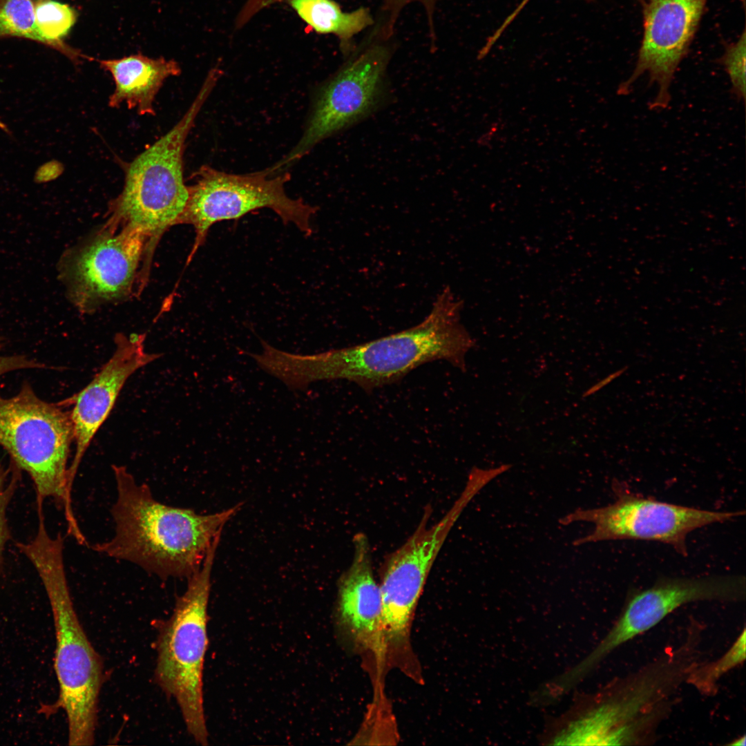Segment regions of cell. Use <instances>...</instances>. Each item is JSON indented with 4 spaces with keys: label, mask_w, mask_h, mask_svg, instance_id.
Wrapping results in <instances>:
<instances>
[{
    "label": "cell",
    "mask_w": 746,
    "mask_h": 746,
    "mask_svg": "<svg viewBox=\"0 0 746 746\" xmlns=\"http://www.w3.org/2000/svg\"><path fill=\"white\" fill-rule=\"evenodd\" d=\"M746 32L743 29L740 36L734 41L726 44L723 55L718 59L731 83V92L736 99L745 101Z\"/></svg>",
    "instance_id": "22"
},
{
    "label": "cell",
    "mask_w": 746,
    "mask_h": 746,
    "mask_svg": "<svg viewBox=\"0 0 746 746\" xmlns=\"http://www.w3.org/2000/svg\"><path fill=\"white\" fill-rule=\"evenodd\" d=\"M701 629L692 624L680 646L668 649L634 674L578 698L547 725L542 740L564 745H629L647 740L677 689L699 663Z\"/></svg>",
    "instance_id": "2"
},
{
    "label": "cell",
    "mask_w": 746,
    "mask_h": 746,
    "mask_svg": "<svg viewBox=\"0 0 746 746\" xmlns=\"http://www.w3.org/2000/svg\"><path fill=\"white\" fill-rule=\"evenodd\" d=\"M439 0H382L381 22L376 30L379 35L385 39H389L394 33V26L402 10L408 4L419 3L424 8L429 26L431 44L436 41L434 14Z\"/></svg>",
    "instance_id": "23"
},
{
    "label": "cell",
    "mask_w": 746,
    "mask_h": 746,
    "mask_svg": "<svg viewBox=\"0 0 746 746\" xmlns=\"http://www.w3.org/2000/svg\"><path fill=\"white\" fill-rule=\"evenodd\" d=\"M627 368V367H623V368H622L620 370H618V371L612 373L611 374H609L608 376L605 377L604 379L600 381L599 383H596L595 385L592 386L589 390H587L584 393L583 396L585 397V396H590V395L594 394L595 392H596L597 391H598L599 390L602 388L604 386L609 384L611 381L615 379L617 377L620 376L622 374H623L626 371Z\"/></svg>",
    "instance_id": "26"
},
{
    "label": "cell",
    "mask_w": 746,
    "mask_h": 746,
    "mask_svg": "<svg viewBox=\"0 0 746 746\" xmlns=\"http://www.w3.org/2000/svg\"><path fill=\"white\" fill-rule=\"evenodd\" d=\"M146 238L127 225L118 232L109 227L66 251L57 269L68 299L79 310L88 312L126 296Z\"/></svg>",
    "instance_id": "12"
},
{
    "label": "cell",
    "mask_w": 746,
    "mask_h": 746,
    "mask_svg": "<svg viewBox=\"0 0 746 746\" xmlns=\"http://www.w3.org/2000/svg\"><path fill=\"white\" fill-rule=\"evenodd\" d=\"M95 61L104 70L109 72L115 82V89L108 99V106L118 108L126 104L141 115H155L153 104L164 81L181 73L178 63L162 57L151 58L134 54L119 59Z\"/></svg>",
    "instance_id": "17"
},
{
    "label": "cell",
    "mask_w": 746,
    "mask_h": 746,
    "mask_svg": "<svg viewBox=\"0 0 746 746\" xmlns=\"http://www.w3.org/2000/svg\"><path fill=\"white\" fill-rule=\"evenodd\" d=\"M144 341V334L117 336L115 350L110 359L90 382L68 402L73 404L70 412L75 444L73 459L68 470L71 489L86 450L108 417L127 379L160 356V354L146 352Z\"/></svg>",
    "instance_id": "15"
},
{
    "label": "cell",
    "mask_w": 746,
    "mask_h": 746,
    "mask_svg": "<svg viewBox=\"0 0 746 746\" xmlns=\"http://www.w3.org/2000/svg\"><path fill=\"white\" fill-rule=\"evenodd\" d=\"M34 3L36 25L48 48L59 52L75 65L82 59L88 60V56L64 41L77 21V10L56 0H35Z\"/></svg>",
    "instance_id": "19"
},
{
    "label": "cell",
    "mask_w": 746,
    "mask_h": 746,
    "mask_svg": "<svg viewBox=\"0 0 746 746\" xmlns=\"http://www.w3.org/2000/svg\"><path fill=\"white\" fill-rule=\"evenodd\" d=\"M728 745H732V746H745V736L743 735V736H740L738 738H736L734 740H733L731 743H729Z\"/></svg>",
    "instance_id": "28"
},
{
    "label": "cell",
    "mask_w": 746,
    "mask_h": 746,
    "mask_svg": "<svg viewBox=\"0 0 746 746\" xmlns=\"http://www.w3.org/2000/svg\"><path fill=\"white\" fill-rule=\"evenodd\" d=\"M192 177L195 181L188 186L187 204L179 220L195 229L191 256L214 224L239 219L260 209H270L283 223L294 224L306 236L312 232L311 220L317 210L302 199L287 195L285 186L290 175L287 171L273 175L265 170L234 174L204 165Z\"/></svg>",
    "instance_id": "9"
},
{
    "label": "cell",
    "mask_w": 746,
    "mask_h": 746,
    "mask_svg": "<svg viewBox=\"0 0 746 746\" xmlns=\"http://www.w3.org/2000/svg\"><path fill=\"white\" fill-rule=\"evenodd\" d=\"M638 1H639V2L640 3H642V2H643V1H644V0H638Z\"/></svg>",
    "instance_id": "30"
},
{
    "label": "cell",
    "mask_w": 746,
    "mask_h": 746,
    "mask_svg": "<svg viewBox=\"0 0 746 746\" xmlns=\"http://www.w3.org/2000/svg\"><path fill=\"white\" fill-rule=\"evenodd\" d=\"M298 17L318 34H332L339 41L342 53L348 56L356 46L354 37L374 23L368 8L344 12L334 0H286Z\"/></svg>",
    "instance_id": "18"
},
{
    "label": "cell",
    "mask_w": 746,
    "mask_h": 746,
    "mask_svg": "<svg viewBox=\"0 0 746 746\" xmlns=\"http://www.w3.org/2000/svg\"><path fill=\"white\" fill-rule=\"evenodd\" d=\"M584 1H587V2H591V1H593L594 0H584Z\"/></svg>",
    "instance_id": "29"
},
{
    "label": "cell",
    "mask_w": 746,
    "mask_h": 746,
    "mask_svg": "<svg viewBox=\"0 0 746 746\" xmlns=\"http://www.w3.org/2000/svg\"><path fill=\"white\" fill-rule=\"evenodd\" d=\"M613 503L591 509L578 508L559 519L563 526L575 522L593 523L590 534L573 542L584 544L611 540H643L671 546L687 555V537L692 531L730 521L745 511H712L670 504L631 490L614 481Z\"/></svg>",
    "instance_id": "10"
},
{
    "label": "cell",
    "mask_w": 746,
    "mask_h": 746,
    "mask_svg": "<svg viewBox=\"0 0 746 746\" xmlns=\"http://www.w3.org/2000/svg\"><path fill=\"white\" fill-rule=\"evenodd\" d=\"M745 597L744 577L735 575L661 577L645 589L632 592L611 629L574 667L557 677L570 690L611 653L656 626L680 606L700 601L736 602Z\"/></svg>",
    "instance_id": "11"
},
{
    "label": "cell",
    "mask_w": 746,
    "mask_h": 746,
    "mask_svg": "<svg viewBox=\"0 0 746 746\" xmlns=\"http://www.w3.org/2000/svg\"><path fill=\"white\" fill-rule=\"evenodd\" d=\"M219 79L216 72L209 71L180 121L125 166L123 189L112 204V220L146 238H155L179 222L189 198L183 176L186 140Z\"/></svg>",
    "instance_id": "6"
},
{
    "label": "cell",
    "mask_w": 746,
    "mask_h": 746,
    "mask_svg": "<svg viewBox=\"0 0 746 746\" xmlns=\"http://www.w3.org/2000/svg\"><path fill=\"white\" fill-rule=\"evenodd\" d=\"M745 628L729 649L719 658L707 663L699 662L689 672L686 682L704 695H713L720 679L745 660Z\"/></svg>",
    "instance_id": "20"
},
{
    "label": "cell",
    "mask_w": 746,
    "mask_h": 746,
    "mask_svg": "<svg viewBox=\"0 0 746 746\" xmlns=\"http://www.w3.org/2000/svg\"><path fill=\"white\" fill-rule=\"evenodd\" d=\"M4 338L0 336V376L19 370L44 368L45 365L24 355H3L1 354Z\"/></svg>",
    "instance_id": "25"
},
{
    "label": "cell",
    "mask_w": 746,
    "mask_h": 746,
    "mask_svg": "<svg viewBox=\"0 0 746 746\" xmlns=\"http://www.w3.org/2000/svg\"><path fill=\"white\" fill-rule=\"evenodd\" d=\"M17 546L38 573L50 604L56 638L57 703L66 715L68 745H92L104 667L74 607L64 567L63 538L51 536L46 524L40 523L35 536Z\"/></svg>",
    "instance_id": "4"
},
{
    "label": "cell",
    "mask_w": 746,
    "mask_h": 746,
    "mask_svg": "<svg viewBox=\"0 0 746 746\" xmlns=\"http://www.w3.org/2000/svg\"><path fill=\"white\" fill-rule=\"evenodd\" d=\"M347 60L323 83L316 94L304 131L282 159L267 168L271 175L285 172L326 138L365 119L390 99L386 70L391 47L374 29Z\"/></svg>",
    "instance_id": "8"
},
{
    "label": "cell",
    "mask_w": 746,
    "mask_h": 746,
    "mask_svg": "<svg viewBox=\"0 0 746 746\" xmlns=\"http://www.w3.org/2000/svg\"><path fill=\"white\" fill-rule=\"evenodd\" d=\"M73 442L70 412L39 398L27 381L10 397L0 395V445L33 481L37 499L52 498L64 510L68 534L87 540L72 506L68 460Z\"/></svg>",
    "instance_id": "5"
},
{
    "label": "cell",
    "mask_w": 746,
    "mask_h": 746,
    "mask_svg": "<svg viewBox=\"0 0 746 746\" xmlns=\"http://www.w3.org/2000/svg\"><path fill=\"white\" fill-rule=\"evenodd\" d=\"M708 0H644L642 3L643 35L632 74L621 83L618 95H627L638 79L647 73L658 93L651 109L666 108L670 86L687 56L706 10Z\"/></svg>",
    "instance_id": "14"
},
{
    "label": "cell",
    "mask_w": 746,
    "mask_h": 746,
    "mask_svg": "<svg viewBox=\"0 0 746 746\" xmlns=\"http://www.w3.org/2000/svg\"><path fill=\"white\" fill-rule=\"evenodd\" d=\"M462 301L450 288L438 295L418 325L369 342L314 354L289 353L284 373L294 389L319 381L345 379L367 391L402 379L417 367L445 360L463 372L465 356L476 345L460 322Z\"/></svg>",
    "instance_id": "1"
},
{
    "label": "cell",
    "mask_w": 746,
    "mask_h": 746,
    "mask_svg": "<svg viewBox=\"0 0 746 746\" xmlns=\"http://www.w3.org/2000/svg\"><path fill=\"white\" fill-rule=\"evenodd\" d=\"M278 0H249L246 7L249 11L255 13L262 8Z\"/></svg>",
    "instance_id": "27"
},
{
    "label": "cell",
    "mask_w": 746,
    "mask_h": 746,
    "mask_svg": "<svg viewBox=\"0 0 746 746\" xmlns=\"http://www.w3.org/2000/svg\"><path fill=\"white\" fill-rule=\"evenodd\" d=\"M117 497L111 508L113 536L90 547L116 560L135 564L163 580L188 579L201 567L224 524L242 503L201 515L163 504L150 487L139 483L124 466L113 465Z\"/></svg>",
    "instance_id": "3"
},
{
    "label": "cell",
    "mask_w": 746,
    "mask_h": 746,
    "mask_svg": "<svg viewBox=\"0 0 746 746\" xmlns=\"http://www.w3.org/2000/svg\"><path fill=\"white\" fill-rule=\"evenodd\" d=\"M219 542L213 543L200 568L187 579L186 589L177 597L157 640L155 682L176 701L189 735L201 745L209 744L202 680L211 577Z\"/></svg>",
    "instance_id": "7"
},
{
    "label": "cell",
    "mask_w": 746,
    "mask_h": 746,
    "mask_svg": "<svg viewBox=\"0 0 746 746\" xmlns=\"http://www.w3.org/2000/svg\"><path fill=\"white\" fill-rule=\"evenodd\" d=\"M466 486L449 511L438 522L428 526L426 510L420 524L404 542L385 560L380 585L382 630L393 642L407 635L410 621L432 566L451 528L475 496Z\"/></svg>",
    "instance_id": "13"
},
{
    "label": "cell",
    "mask_w": 746,
    "mask_h": 746,
    "mask_svg": "<svg viewBox=\"0 0 746 746\" xmlns=\"http://www.w3.org/2000/svg\"><path fill=\"white\" fill-rule=\"evenodd\" d=\"M10 472V470L0 464V569L3 565L5 547L10 538L7 509L17 483V476H11Z\"/></svg>",
    "instance_id": "24"
},
{
    "label": "cell",
    "mask_w": 746,
    "mask_h": 746,
    "mask_svg": "<svg viewBox=\"0 0 746 746\" xmlns=\"http://www.w3.org/2000/svg\"><path fill=\"white\" fill-rule=\"evenodd\" d=\"M35 0H0V39L19 38L48 47L38 30Z\"/></svg>",
    "instance_id": "21"
},
{
    "label": "cell",
    "mask_w": 746,
    "mask_h": 746,
    "mask_svg": "<svg viewBox=\"0 0 746 746\" xmlns=\"http://www.w3.org/2000/svg\"><path fill=\"white\" fill-rule=\"evenodd\" d=\"M353 544L352 563L338 580L337 620L354 641L371 647L379 644L383 633L381 591L374 576L367 537L358 533Z\"/></svg>",
    "instance_id": "16"
}]
</instances>
